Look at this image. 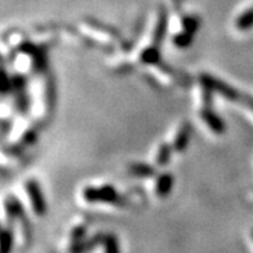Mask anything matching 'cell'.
I'll return each instance as SVG.
<instances>
[{"label":"cell","mask_w":253,"mask_h":253,"mask_svg":"<svg viewBox=\"0 0 253 253\" xmlns=\"http://www.w3.org/2000/svg\"><path fill=\"white\" fill-rule=\"evenodd\" d=\"M132 172L138 174V176H151L154 170L145 164H136V166L132 167Z\"/></svg>","instance_id":"cell-12"},{"label":"cell","mask_w":253,"mask_h":253,"mask_svg":"<svg viewBox=\"0 0 253 253\" xmlns=\"http://www.w3.org/2000/svg\"><path fill=\"white\" fill-rule=\"evenodd\" d=\"M253 26V8L246 10L243 14H240L239 18L237 20V27L239 30L246 31L250 30Z\"/></svg>","instance_id":"cell-6"},{"label":"cell","mask_w":253,"mask_h":253,"mask_svg":"<svg viewBox=\"0 0 253 253\" xmlns=\"http://www.w3.org/2000/svg\"><path fill=\"white\" fill-rule=\"evenodd\" d=\"M190 134H191V126H183L180 132H178V134H177L176 141H174V149L176 150L182 151L186 147L187 142H189Z\"/></svg>","instance_id":"cell-5"},{"label":"cell","mask_w":253,"mask_h":253,"mask_svg":"<svg viewBox=\"0 0 253 253\" xmlns=\"http://www.w3.org/2000/svg\"><path fill=\"white\" fill-rule=\"evenodd\" d=\"M246 103L248 106L251 107V110L253 111V97H247L246 98Z\"/></svg>","instance_id":"cell-14"},{"label":"cell","mask_w":253,"mask_h":253,"mask_svg":"<svg viewBox=\"0 0 253 253\" xmlns=\"http://www.w3.org/2000/svg\"><path fill=\"white\" fill-rule=\"evenodd\" d=\"M193 37H194V33H190V31L185 30V33L180 34V35H177L174 38V43H176L177 47L180 48H186L189 47L191 42H193Z\"/></svg>","instance_id":"cell-7"},{"label":"cell","mask_w":253,"mask_h":253,"mask_svg":"<svg viewBox=\"0 0 253 253\" xmlns=\"http://www.w3.org/2000/svg\"><path fill=\"white\" fill-rule=\"evenodd\" d=\"M173 1H174V3H176V4H181V1H182V0H173Z\"/></svg>","instance_id":"cell-15"},{"label":"cell","mask_w":253,"mask_h":253,"mask_svg":"<svg viewBox=\"0 0 253 253\" xmlns=\"http://www.w3.org/2000/svg\"><path fill=\"white\" fill-rule=\"evenodd\" d=\"M160 53L157 48H149L142 53V61L146 63H155L159 60Z\"/></svg>","instance_id":"cell-11"},{"label":"cell","mask_w":253,"mask_h":253,"mask_svg":"<svg viewBox=\"0 0 253 253\" xmlns=\"http://www.w3.org/2000/svg\"><path fill=\"white\" fill-rule=\"evenodd\" d=\"M172 186H173V177L170 174H162L158 178L157 194L162 198L167 197V195H169Z\"/></svg>","instance_id":"cell-4"},{"label":"cell","mask_w":253,"mask_h":253,"mask_svg":"<svg viewBox=\"0 0 253 253\" xmlns=\"http://www.w3.org/2000/svg\"><path fill=\"white\" fill-rule=\"evenodd\" d=\"M10 244H12V237L9 233H4L3 239L0 240V253H9Z\"/></svg>","instance_id":"cell-13"},{"label":"cell","mask_w":253,"mask_h":253,"mask_svg":"<svg viewBox=\"0 0 253 253\" xmlns=\"http://www.w3.org/2000/svg\"><path fill=\"white\" fill-rule=\"evenodd\" d=\"M84 199L90 203H114L118 200V193L113 186L88 187L84 190Z\"/></svg>","instance_id":"cell-1"},{"label":"cell","mask_w":253,"mask_h":253,"mask_svg":"<svg viewBox=\"0 0 253 253\" xmlns=\"http://www.w3.org/2000/svg\"><path fill=\"white\" fill-rule=\"evenodd\" d=\"M252 238H253V231H252Z\"/></svg>","instance_id":"cell-16"},{"label":"cell","mask_w":253,"mask_h":253,"mask_svg":"<svg viewBox=\"0 0 253 253\" xmlns=\"http://www.w3.org/2000/svg\"><path fill=\"white\" fill-rule=\"evenodd\" d=\"M27 189H29V195H30L34 211H35L39 216L45 213V211H47V204H45V200H44L43 194H42V190H40L39 185H38L37 182L31 181V182H29V185H27Z\"/></svg>","instance_id":"cell-2"},{"label":"cell","mask_w":253,"mask_h":253,"mask_svg":"<svg viewBox=\"0 0 253 253\" xmlns=\"http://www.w3.org/2000/svg\"><path fill=\"white\" fill-rule=\"evenodd\" d=\"M103 243H105L106 253H119V244H118L117 238L114 235H107L103 240Z\"/></svg>","instance_id":"cell-10"},{"label":"cell","mask_w":253,"mask_h":253,"mask_svg":"<svg viewBox=\"0 0 253 253\" xmlns=\"http://www.w3.org/2000/svg\"><path fill=\"white\" fill-rule=\"evenodd\" d=\"M170 159V147L168 145H163V146L160 147L159 153H158V158H157V163L159 166H166Z\"/></svg>","instance_id":"cell-8"},{"label":"cell","mask_w":253,"mask_h":253,"mask_svg":"<svg viewBox=\"0 0 253 253\" xmlns=\"http://www.w3.org/2000/svg\"><path fill=\"white\" fill-rule=\"evenodd\" d=\"M182 25L183 27H185V30L195 34V31H197L198 27H199V20H198L197 17L187 16L183 18Z\"/></svg>","instance_id":"cell-9"},{"label":"cell","mask_w":253,"mask_h":253,"mask_svg":"<svg viewBox=\"0 0 253 253\" xmlns=\"http://www.w3.org/2000/svg\"><path fill=\"white\" fill-rule=\"evenodd\" d=\"M202 118L207 123V126H210L211 129L216 132V133H223V130H225V124H223L222 119L217 117L216 114L213 113L212 110H204L202 113Z\"/></svg>","instance_id":"cell-3"}]
</instances>
